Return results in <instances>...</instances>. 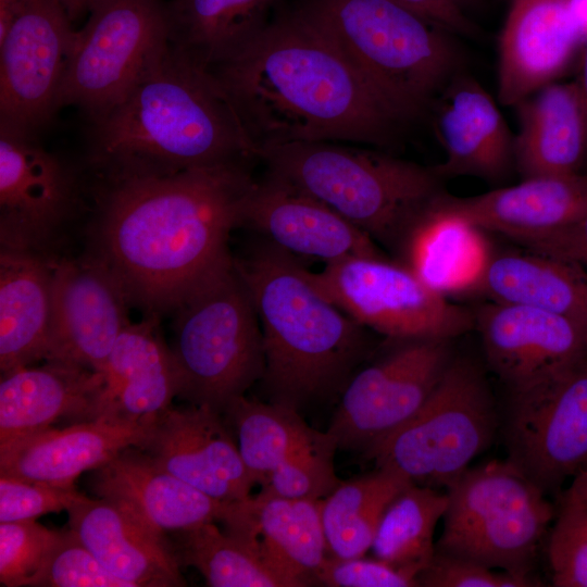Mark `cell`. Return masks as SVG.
I'll use <instances>...</instances> for the list:
<instances>
[{
	"instance_id": "obj_1",
	"label": "cell",
	"mask_w": 587,
	"mask_h": 587,
	"mask_svg": "<svg viewBox=\"0 0 587 587\" xmlns=\"http://www.w3.org/2000/svg\"><path fill=\"white\" fill-rule=\"evenodd\" d=\"M250 162L100 184L88 252L146 315L174 311L234 259Z\"/></svg>"
},
{
	"instance_id": "obj_2",
	"label": "cell",
	"mask_w": 587,
	"mask_h": 587,
	"mask_svg": "<svg viewBox=\"0 0 587 587\" xmlns=\"http://www.w3.org/2000/svg\"><path fill=\"white\" fill-rule=\"evenodd\" d=\"M211 72L258 154L291 142L390 146L408 125L301 9Z\"/></svg>"
},
{
	"instance_id": "obj_3",
	"label": "cell",
	"mask_w": 587,
	"mask_h": 587,
	"mask_svg": "<svg viewBox=\"0 0 587 587\" xmlns=\"http://www.w3.org/2000/svg\"><path fill=\"white\" fill-rule=\"evenodd\" d=\"M88 158L101 184L259 159L213 73L171 43L92 123Z\"/></svg>"
},
{
	"instance_id": "obj_4",
	"label": "cell",
	"mask_w": 587,
	"mask_h": 587,
	"mask_svg": "<svg viewBox=\"0 0 587 587\" xmlns=\"http://www.w3.org/2000/svg\"><path fill=\"white\" fill-rule=\"evenodd\" d=\"M235 265L260 322L271 401L298 410L338 389L369 349L364 326L322 292L295 255L265 240Z\"/></svg>"
},
{
	"instance_id": "obj_5",
	"label": "cell",
	"mask_w": 587,
	"mask_h": 587,
	"mask_svg": "<svg viewBox=\"0 0 587 587\" xmlns=\"http://www.w3.org/2000/svg\"><path fill=\"white\" fill-rule=\"evenodd\" d=\"M258 157L267 173L320 200L397 253L446 191L433 167L332 141L270 146Z\"/></svg>"
},
{
	"instance_id": "obj_6",
	"label": "cell",
	"mask_w": 587,
	"mask_h": 587,
	"mask_svg": "<svg viewBox=\"0 0 587 587\" xmlns=\"http://www.w3.org/2000/svg\"><path fill=\"white\" fill-rule=\"evenodd\" d=\"M301 10L408 124L459 73L451 33L394 0H308Z\"/></svg>"
},
{
	"instance_id": "obj_7",
	"label": "cell",
	"mask_w": 587,
	"mask_h": 587,
	"mask_svg": "<svg viewBox=\"0 0 587 587\" xmlns=\"http://www.w3.org/2000/svg\"><path fill=\"white\" fill-rule=\"evenodd\" d=\"M173 312L178 398L224 414L265 369L260 322L235 260Z\"/></svg>"
},
{
	"instance_id": "obj_8",
	"label": "cell",
	"mask_w": 587,
	"mask_h": 587,
	"mask_svg": "<svg viewBox=\"0 0 587 587\" xmlns=\"http://www.w3.org/2000/svg\"><path fill=\"white\" fill-rule=\"evenodd\" d=\"M436 550L515 576L536 578L554 520L547 494L508 459L469 467L449 487Z\"/></svg>"
},
{
	"instance_id": "obj_9",
	"label": "cell",
	"mask_w": 587,
	"mask_h": 587,
	"mask_svg": "<svg viewBox=\"0 0 587 587\" xmlns=\"http://www.w3.org/2000/svg\"><path fill=\"white\" fill-rule=\"evenodd\" d=\"M499 425L484 371L455 354L422 408L364 452L376 467L447 488L491 445Z\"/></svg>"
},
{
	"instance_id": "obj_10",
	"label": "cell",
	"mask_w": 587,
	"mask_h": 587,
	"mask_svg": "<svg viewBox=\"0 0 587 587\" xmlns=\"http://www.w3.org/2000/svg\"><path fill=\"white\" fill-rule=\"evenodd\" d=\"M161 0H97L74 48L57 100L76 105L91 123L114 108L168 46Z\"/></svg>"
},
{
	"instance_id": "obj_11",
	"label": "cell",
	"mask_w": 587,
	"mask_h": 587,
	"mask_svg": "<svg viewBox=\"0 0 587 587\" xmlns=\"http://www.w3.org/2000/svg\"><path fill=\"white\" fill-rule=\"evenodd\" d=\"M310 276L348 316L390 339H454L474 328L473 311L383 257L344 258Z\"/></svg>"
},
{
	"instance_id": "obj_12",
	"label": "cell",
	"mask_w": 587,
	"mask_h": 587,
	"mask_svg": "<svg viewBox=\"0 0 587 587\" xmlns=\"http://www.w3.org/2000/svg\"><path fill=\"white\" fill-rule=\"evenodd\" d=\"M502 429L507 459L546 494L587 471V358L509 390Z\"/></svg>"
},
{
	"instance_id": "obj_13",
	"label": "cell",
	"mask_w": 587,
	"mask_h": 587,
	"mask_svg": "<svg viewBox=\"0 0 587 587\" xmlns=\"http://www.w3.org/2000/svg\"><path fill=\"white\" fill-rule=\"evenodd\" d=\"M452 340H398L397 347L357 373L327 429L338 448L364 452L408 422L455 355Z\"/></svg>"
},
{
	"instance_id": "obj_14",
	"label": "cell",
	"mask_w": 587,
	"mask_h": 587,
	"mask_svg": "<svg viewBox=\"0 0 587 587\" xmlns=\"http://www.w3.org/2000/svg\"><path fill=\"white\" fill-rule=\"evenodd\" d=\"M33 134L0 123V243L53 257L80 189L74 171Z\"/></svg>"
},
{
	"instance_id": "obj_15",
	"label": "cell",
	"mask_w": 587,
	"mask_h": 587,
	"mask_svg": "<svg viewBox=\"0 0 587 587\" xmlns=\"http://www.w3.org/2000/svg\"><path fill=\"white\" fill-rule=\"evenodd\" d=\"M58 0H25L0 36V123L34 133L58 110L76 32Z\"/></svg>"
},
{
	"instance_id": "obj_16",
	"label": "cell",
	"mask_w": 587,
	"mask_h": 587,
	"mask_svg": "<svg viewBox=\"0 0 587 587\" xmlns=\"http://www.w3.org/2000/svg\"><path fill=\"white\" fill-rule=\"evenodd\" d=\"M132 305L109 268L90 252L52 260V319L45 361L103 372Z\"/></svg>"
},
{
	"instance_id": "obj_17",
	"label": "cell",
	"mask_w": 587,
	"mask_h": 587,
	"mask_svg": "<svg viewBox=\"0 0 587 587\" xmlns=\"http://www.w3.org/2000/svg\"><path fill=\"white\" fill-rule=\"evenodd\" d=\"M489 369L509 390L560 373L587 358V326L541 309L491 301L475 311Z\"/></svg>"
},
{
	"instance_id": "obj_18",
	"label": "cell",
	"mask_w": 587,
	"mask_h": 587,
	"mask_svg": "<svg viewBox=\"0 0 587 587\" xmlns=\"http://www.w3.org/2000/svg\"><path fill=\"white\" fill-rule=\"evenodd\" d=\"M222 415L205 405L170 407L140 449L204 495L232 503L250 498L257 484Z\"/></svg>"
},
{
	"instance_id": "obj_19",
	"label": "cell",
	"mask_w": 587,
	"mask_h": 587,
	"mask_svg": "<svg viewBox=\"0 0 587 587\" xmlns=\"http://www.w3.org/2000/svg\"><path fill=\"white\" fill-rule=\"evenodd\" d=\"M240 226L292 254L326 263L348 257H383L374 240L333 209L266 173L254 180L242 205Z\"/></svg>"
},
{
	"instance_id": "obj_20",
	"label": "cell",
	"mask_w": 587,
	"mask_h": 587,
	"mask_svg": "<svg viewBox=\"0 0 587 587\" xmlns=\"http://www.w3.org/2000/svg\"><path fill=\"white\" fill-rule=\"evenodd\" d=\"M586 40L571 0H512L499 39L500 102L515 105L555 82Z\"/></svg>"
},
{
	"instance_id": "obj_21",
	"label": "cell",
	"mask_w": 587,
	"mask_h": 587,
	"mask_svg": "<svg viewBox=\"0 0 587 587\" xmlns=\"http://www.w3.org/2000/svg\"><path fill=\"white\" fill-rule=\"evenodd\" d=\"M430 212L520 242L558 230L584 216L587 175L529 177L517 185L472 197L445 191Z\"/></svg>"
},
{
	"instance_id": "obj_22",
	"label": "cell",
	"mask_w": 587,
	"mask_h": 587,
	"mask_svg": "<svg viewBox=\"0 0 587 587\" xmlns=\"http://www.w3.org/2000/svg\"><path fill=\"white\" fill-rule=\"evenodd\" d=\"M91 488L151 532L165 537L220 522L226 503L183 482L138 447H128L93 470Z\"/></svg>"
},
{
	"instance_id": "obj_23",
	"label": "cell",
	"mask_w": 587,
	"mask_h": 587,
	"mask_svg": "<svg viewBox=\"0 0 587 587\" xmlns=\"http://www.w3.org/2000/svg\"><path fill=\"white\" fill-rule=\"evenodd\" d=\"M154 421L96 419L16 438L0 445V475L73 488L82 473L102 466L125 448H140Z\"/></svg>"
},
{
	"instance_id": "obj_24",
	"label": "cell",
	"mask_w": 587,
	"mask_h": 587,
	"mask_svg": "<svg viewBox=\"0 0 587 587\" xmlns=\"http://www.w3.org/2000/svg\"><path fill=\"white\" fill-rule=\"evenodd\" d=\"M458 73L438 97L436 128L446 152L434 171L442 179H504L514 164V136L491 96Z\"/></svg>"
},
{
	"instance_id": "obj_25",
	"label": "cell",
	"mask_w": 587,
	"mask_h": 587,
	"mask_svg": "<svg viewBox=\"0 0 587 587\" xmlns=\"http://www.w3.org/2000/svg\"><path fill=\"white\" fill-rule=\"evenodd\" d=\"M104 375L58 361L1 374L0 445L52 427L98 419Z\"/></svg>"
},
{
	"instance_id": "obj_26",
	"label": "cell",
	"mask_w": 587,
	"mask_h": 587,
	"mask_svg": "<svg viewBox=\"0 0 587 587\" xmlns=\"http://www.w3.org/2000/svg\"><path fill=\"white\" fill-rule=\"evenodd\" d=\"M159 315L130 322L120 335L103 370L98 419L154 421L180 391V377Z\"/></svg>"
},
{
	"instance_id": "obj_27",
	"label": "cell",
	"mask_w": 587,
	"mask_h": 587,
	"mask_svg": "<svg viewBox=\"0 0 587 587\" xmlns=\"http://www.w3.org/2000/svg\"><path fill=\"white\" fill-rule=\"evenodd\" d=\"M70 528L128 587H180L186 582L165 540L104 499L80 495L66 510Z\"/></svg>"
},
{
	"instance_id": "obj_28",
	"label": "cell",
	"mask_w": 587,
	"mask_h": 587,
	"mask_svg": "<svg viewBox=\"0 0 587 587\" xmlns=\"http://www.w3.org/2000/svg\"><path fill=\"white\" fill-rule=\"evenodd\" d=\"M515 107L514 164L523 178L583 173L587 114L576 82L547 84Z\"/></svg>"
},
{
	"instance_id": "obj_29",
	"label": "cell",
	"mask_w": 587,
	"mask_h": 587,
	"mask_svg": "<svg viewBox=\"0 0 587 587\" xmlns=\"http://www.w3.org/2000/svg\"><path fill=\"white\" fill-rule=\"evenodd\" d=\"M321 500L259 492L246 500L226 503L220 522L229 533L255 538L296 587L309 586L314 582V572L328 555Z\"/></svg>"
},
{
	"instance_id": "obj_30",
	"label": "cell",
	"mask_w": 587,
	"mask_h": 587,
	"mask_svg": "<svg viewBox=\"0 0 587 587\" xmlns=\"http://www.w3.org/2000/svg\"><path fill=\"white\" fill-rule=\"evenodd\" d=\"M0 251L1 374L46 360L52 319V260Z\"/></svg>"
},
{
	"instance_id": "obj_31",
	"label": "cell",
	"mask_w": 587,
	"mask_h": 587,
	"mask_svg": "<svg viewBox=\"0 0 587 587\" xmlns=\"http://www.w3.org/2000/svg\"><path fill=\"white\" fill-rule=\"evenodd\" d=\"M473 292L587 326V268L575 262L530 250L491 254Z\"/></svg>"
},
{
	"instance_id": "obj_32",
	"label": "cell",
	"mask_w": 587,
	"mask_h": 587,
	"mask_svg": "<svg viewBox=\"0 0 587 587\" xmlns=\"http://www.w3.org/2000/svg\"><path fill=\"white\" fill-rule=\"evenodd\" d=\"M273 0H171L170 43L212 70L241 50L267 24Z\"/></svg>"
},
{
	"instance_id": "obj_33",
	"label": "cell",
	"mask_w": 587,
	"mask_h": 587,
	"mask_svg": "<svg viewBox=\"0 0 587 587\" xmlns=\"http://www.w3.org/2000/svg\"><path fill=\"white\" fill-rule=\"evenodd\" d=\"M482 233L429 212L398 253L400 263L444 296L473 292L491 255Z\"/></svg>"
},
{
	"instance_id": "obj_34",
	"label": "cell",
	"mask_w": 587,
	"mask_h": 587,
	"mask_svg": "<svg viewBox=\"0 0 587 587\" xmlns=\"http://www.w3.org/2000/svg\"><path fill=\"white\" fill-rule=\"evenodd\" d=\"M179 564L195 567L212 587H296L255 538L221 530L215 522L173 533Z\"/></svg>"
},
{
	"instance_id": "obj_35",
	"label": "cell",
	"mask_w": 587,
	"mask_h": 587,
	"mask_svg": "<svg viewBox=\"0 0 587 587\" xmlns=\"http://www.w3.org/2000/svg\"><path fill=\"white\" fill-rule=\"evenodd\" d=\"M410 479L376 467L372 473L341 480L321 500L322 523L329 555L362 557L371 549L380 517Z\"/></svg>"
},
{
	"instance_id": "obj_36",
	"label": "cell",
	"mask_w": 587,
	"mask_h": 587,
	"mask_svg": "<svg viewBox=\"0 0 587 587\" xmlns=\"http://www.w3.org/2000/svg\"><path fill=\"white\" fill-rule=\"evenodd\" d=\"M224 414L236 433L241 459L260 486L279 464L326 435L310 427L296 409L246 396L233 401Z\"/></svg>"
},
{
	"instance_id": "obj_37",
	"label": "cell",
	"mask_w": 587,
	"mask_h": 587,
	"mask_svg": "<svg viewBox=\"0 0 587 587\" xmlns=\"http://www.w3.org/2000/svg\"><path fill=\"white\" fill-rule=\"evenodd\" d=\"M448 504L447 492L411 483L386 507L371 547L375 558L417 578L430 562L434 533Z\"/></svg>"
},
{
	"instance_id": "obj_38",
	"label": "cell",
	"mask_w": 587,
	"mask_h": 587,
	"mask_svg": "<svg viewBox=\"0 0 587 587\" xmlns=\"http://www.w3.org/2000/svg\"><path fill=\"white\" fill-rule=\"evenodd\" d=\"M337 449L335 438L326 430L320 441L279 464L261 485L260 494L288 499H324L341 482L334 466Z\"/></svg>"
},
{
	"instance_id": "obj_39",
	"label": "cell",
	"mask_w": 587,
	"mask_h": 587,
	"mask_svg": "<svg viewBox=\"0 0 587 587\" xmlns=\"http://www.w3.org/2000/svg\"><path fill=\"white\" fill-rule=\"evenodd\" d=\"M28 587H128L110 573L78 536L57 530L43 564Z\"/></svg>"
},
{
	"instance_id": "obj_40",
	"label": "cell",
	"mask_w": 587,
	"mask_h": 587,
	"mask_svg": "<svg viewBox=\"0 0 587 587\" xmlns=\"http://www.w3.org/2000/svg\"><path fill=\"white\" fill-rule=\"evenodd\" d=\"M55 534L34 520L0 523L1 586H27L43 564Z\"/></svg>"
},
{
	"instance_id": "obj_41",
	"label": "cell",
	"mask_w": 587,
	"mask_h": 587,
	"mask_svg": "<svg viewBox=\"0 0 587 587\" xmlns=\"http://www.w3.org/2000/svg\"><path fill=\"white\" fill-rule=\"evenodd\" d=\"M80 495L75 487L0 475V523L32 521L66 511Z\"/></svg>"
},
{
	"instance_id": "obj_42",
	"label": "cell",
	"mask_w": 587,
	"mask_h": 587,
	"mask_svg": "<svg viewBox=\"0 0 587 587\" xmlns=\"http://www.w3.org/2000/svg\"><path fill=\"white\" fill-rule=\"evenodd\" d=\"M423 587H532L540 586L537 578L520 577L495 571L479 563L435 549L426 567L417 575Z\"/></svg>"
},
{
	"instance_id": "obj_43",
	"label": "cell",
	"mask_w": 587,
	"mask_h": 587,
	"mask_svg": "<svg viewBox=\"0 0 587 587\" xmlns=\"http://www.w3.org/2000/svg\"><path fill=\"white\" fill-rule=\"evenodd\" d=\"M314 582L329 587H420L417 578L377 558L327 555Z\"/></svg>"
},
{
	"instance_id": "obj_44",
	"label": "cell",
	"mask_w": 587,
	"mask_h": 587,
	"mask_svg": "<svg viewBox=\"0 0 587 587\" xmlns=\"http://www.w3.org/2000/svg\"><path fill=\"white\" fill-rule=\"evenodd\" d=\"M547 554L554 586L587 587V528L557 515Z\"/></svg>"
},
{
	"instance_id": "obj_45",
	"label": "cell",
	"mask_w": 587,
	"mask_h": 587,
	"mask_svg": "<svg viewBox=\"0 0 587 587\" xmlns=\"http://www.w3.org/2000/svg\"><path fill=\"white\" fill-rule=\"evenodd\" d=\"M519 243L527 250L575 262L587 268V213L565 227Z\"/></svg>"
},
{
	"instance_id": "obj_46",
	"label": "cell",
	"mask_w": 587,
	"mask_h": 587,
	"mask_svg": "<svg viewBox=\"0 0 587 587\" xmlns=\"http://www.w3.org/2000/svg\"><path fill=\"white\" fill-rule=\"evenodd\" d=\"M424 16L451 34L475 36V24L452 0H394Z\"/></svg>"
},
{
	"instance_id": "obj_47",
	"label": "cell",
	"mask_w": 587,
	"mask_h": 587,
	"mask_svg": "<svg viewBox=\"0 0 587 587\" xmlns=\"http://www.w3.org/2000/svg\"><path fill=\"white\" fill-rule=\"evenodd\" d=\"M558 515L587 528V496L565 491Z\"/></svg>"
},
{
	"instance_id": "obj_48",
	"label": "cell",
	"mask_w": 587,
	"mask_h": 587,
	"mask_svg": "<svg viewBox=\"0 0 587 587\" xmlns=\"http://www.w3.org/2000/svg\"><path fill=\"white\" fill-rule=\"evenodd\" d=\"M24 1L25 0H0V36L5 33Z\"/></svg>"
},
{
	"instance_id": "obj_49",
	"label": "cell",
	"mask_w": 587,
	"mask_h": 587,
	"mask_svg": "<svg viewBox=\"0 0 587 587\" xmlns=\"http://www.w3.org/2000/svg\"><path fill=\"white\" fill-rule=\"evenodd\" d=\"M67 16L73 22L78 18L83 13L89 12L90 8L97 0H58Z\"/></svg>"
},
{
	"instance_id": "obj_50",
	"label": "cell",
	"mask_w": 587,
	"mask_h": 587,
	"mask_svg": "<svg viewBox=\"0 0 587 587\" xmlns=\"http://www.w3.org/2000/svg\"><path fill=\"white\" fill-rule=\"evenodd\" d=\"M587 114V40L580 52L579 74L575 80Z\"/></svg>"
},
{
	"instance_id": "obj_51",
	"label": "cell",
	"mask_w": 587,
	"mask_h": 587,
	"mask_svg": "<svg viewBox=\"0 0 587 587\" xmlns=\"http://www.w3.org/2000/svg\"><path fill=\"white\" fill-rule=\"evenodd\" d=\"M571 5L577 22L587 33V0H571Z\"/></svg>"
},
{
	"instance_id": "obj_52",
	"label": "cell",
	"mask_w": 587,
	"mask_h": 587,
	"mask_svg": "<svg viewBox=\"0 0 587 587\" xmlns=\"http://www.w3.org/2000/svg\"><path fill=\"white\" fill-rule=\"evenodd\" d=\"M567 490L579 495H587V471L573 478Z\"/></svg>"
},
{
	"instance_id": "obj_53",
	"label": "cell",
	"mask_w": 587,
	"mask_h": 587,
	"mask_svg": "<svg viewBox=\"0 0 587 587\" xmlns=\"http://www.w3.org/2000/svg\"><path fill=\"white\" fill-rule=\"evenodd\" d=\"M454 3H457L463 11H467L471 9L477 8L482 0H452Z\"/></svg>"
},
{
	"instance_id": "obj_54",
	"label": "cell",
	"mask_w": 587,
	"mask_h": 587,
	"mask_svg": "<svg viewBox=\"0 0 587 587\" xmlns=\"http://www.w3.org/2000/svg\"><path fill=\"white\" fill-rule=\"evenodd\" d=\"M567 491H569V490H567ZM570 492H572V491H570ZM573 494H575V492H573ZM576 495H579V494H576ZM580 496H587V495H580Z\"/></svg>"
}]
</instances>
